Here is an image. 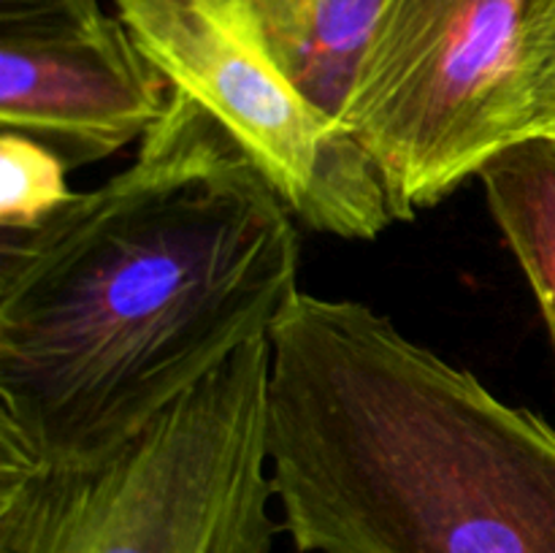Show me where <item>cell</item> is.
<instances>
[{
    "label": "cell",
    "instance_id": "cell-1",
    "mask_svg": "<svg viewBox=\"0 0 555 553\" xmlns=\"http://www.w3.org/2000/svg\"><path fill=\"white\" fill-rule=\"evenodd\" d=\"M296 215L173 90L133 163L0 231V450L87 461L133 437L296 296Z\"/></svg>",
    "mask_w": 555,
    "mask_h": 553
},
{
    "label": "cell",
    "instance_id": "cell-2",
    "mask_svg": "<svg viewBox=\"0 0 555 553\" xmlns=\"http://www.w3.org/2000/svg\"><path fill=\"white\" fill-rule=\"evenodd\" d=\"M269 461L301 553H555V426L352 298L271 329Z\"/></svg>",
    "mask_w": 555,
    "mask_h": 553
},
{
    "label": "cell",
    "instance_id": "cell-3",
    "mask_svg": "<svg viewBox=\"0 0 555 553\" xmlns=\"http://www.w3.org/2000/svg\"><path fill=\"white\" fill-rule=\"evenodd\" d=\"M269 388L260 336L95 459L0 450V553H271Z\"/></svg>",
    "mask_w": 555,
    "mask_h": 553
},
{
    "label": "cell",
    "instance_id": "cell-4",
    "mask_svg": "<svg viewBox=\"0 0 555 553\" xmlns=\"http://www.w3.org/2000/svg\"><path fill=\"white\" fill-rule=\"evenodd\" d=\"M553 112L555 0H383L347 128L412 220Z\"/></svg>",
    "mask_w": 555,
    "mask_h": 553
},
{
    "label": "cell",
    "instance_id": "cell-5",
    "mask_svg": "<svg viewBox=\"0 0 555 553\" xmlns=\"http://www.w3.org/2000/svg\"><path fill=\"white\" fill-rule=\"evenodd\" d=\"M114 5L168 87L233 136L296 220L339 239H377L393 222L369 152L287 76L242 0Z\"/></svg>",
    "mask_w": 555,
    "mask_h": 553
},
{
    "label": "cell",
    "instance_id": "cell-6",
    "mask_svg": "<svg viewBox=\"0 0 555 553\" xmlns=\"http://www.w3.org/2000/svg\"><path fill=\"white\" fill-rule=\"evenodd\" d=\"M168 95L117 14L0 27V128L52 150L68 171L144 139Z\"/></svg>",
    "mask_w": 555,
    "mask_h": 553
},
{
    "label": "cell",
    "instance_id": "cell-7",
    "mask_svg": "<svg viewBox=\"0 0 555 553\" xmlns=\"http://www.w3.org/2000/svg\"><path fill=\"white\" fill-rule=\"evenodd\" d=\"M276 63L323 112L347 125V103L383 0H242Z\"/></svg>",
    "mask_w": 555,
    "mask_h": 553
},
{
    "label": "cell",
    "instance_id": "cell-8",
    "mask_svg": "<svg viewBox=\"0 0 555 553\" xmlns=\"http://www.w3.org/2000/svg\"><path fill=\"white\" fill-rule=\"evenodd\" d=\"M477 177L555 347V139L518 141L493 155Z\"/></svg>",
    "mask_w": 555,
    "mask_h": 553
},
{
    "label": "cell",
    "instance_id": "cell-9",
    "mask_svg": "<svg viewBox=\"0 0 555 553\" xmlns=\"http://www.w3.org/2000/svg\"><path fill=\"white\" fill-rule=\"evenodd\" d=\"M65 163L38 141L3 130L0 136V231L41 222L74 195Z\"/></svg>",
    "mask_w": 555,
    "mask_h": 553
},
{
    "label": "cell",
    "instance_id": "cell-10",
    "mask_svg": "<svg viewBox=\"0 0 555 553\" xmlns=\"http://www.w3.org/2000/svg\"><path fill=\"white\" fill-rule=\"evenodd\" d=\"M101 11V0H0V27L90 20Z\"/></svg>",
    "mask_w": 555,
    "mask_h": 553
},
{
    "label": "cell",
    "instance_id": "cell-11",
    "mask_svg": "<svg viewBox=\"0 0 555 553\" xmlns=\"http://www.w3.org/2000/svg\"><path fill=\"white\" fill-rule=\"evenodd\" d=\"M542 136H547V139H555V112H553L551 123H547V128L542 130Z\"/></svg>",
    "mask_w": 555,
    "mask_h": 553
}]
</instances>
